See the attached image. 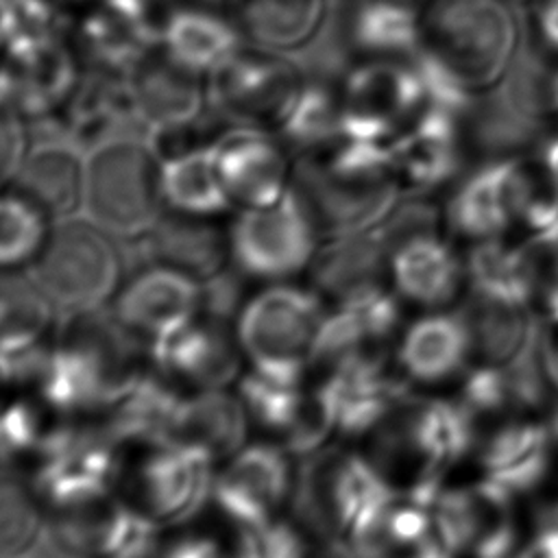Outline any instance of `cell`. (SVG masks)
I'll list each match as a JSON object with an SVG mask.
<instances>
[{"instance_id":"obj_24","label":"cell","mask_w":558,"mask_h":558,"mask_svg":"<svg viewBox=\"0 0 558 558\" xmlns=\"http://www.w3.org/2000/svg\"><path fill=\"white\" fill-rule=\"evenodd\" d=\"M68 140L54 137L31 148L13 179L15 190L46 218L65 220L83 209L85 159Z\"/></svg>"},{"instance_id":"obj_25","label":"cell","mask_w":558,"mask_h":558,"mask_svg":"<svg viewBox=\"0 0 558 558\" xmlns=\"http://www.w3.org/2000/svg\"><path fill=\"white\" fill-rule=\"evenodd\" d=\"M471 336L460 314H427L414 320L397 349V362L405 379L442 384L453 379L471 357Z\"/></svg>"},{"instance_id":"obj_6","label":"cell","mask_w":558,"mask_h":558,"mask_svg":"<svg viewBox=\"0 0 558 558\" xmlns=\"http://www.w3.org/2000/svg\"><path fill=\"white\" fill-rule=\"evenodd\" d=\"M31 277L68 314L100 310L122 279V251L94 220L72 216L48 233Z\"/></svg>"},{"instance_id":"obj_52","label":"cell","mask_w":558,"mask_h":558,"mask_svg":"<svg viewBox=\"0 0 558 558\" xmlns=\"http://www.w3.org/2000/svg\"><path fill=\"white\" fill-rule=\"evenodd\" d=\"M310 558H362V556L344 541H320L318 547L312 549Z\"/></svg>"},{"instance_id":"obj_56","label":"cell","mask_w":558,"mask_h":558,"mask_svg":"<svg viewBox=\"0 0 558 558\" xmlns=\"http://www.w3.org/2000/svg\"><path fill=\"white\" fill-rule=\"evenodd\" d=\"M551 510V514L558 519V504H556V508H549Z\"/></svg>"},{"instance_id":"obj_48","label":"cell","mask_w":558,"mask_h":558,"mask_svg":"<svg viewBox=\"0 0 558 558\" xmlns=\"http://www.w3.org/2000/svg\"><path fill=\"white\" fill-rule=\"evenodd\" d=\"M26 153L22 118L17 111H0V185L15 179Z\"/></svg>"},{"instance_id":"obj_45","label":"cell","mask_w":558,"mask_h":558,"mask_svg":"<svg viewBox=\"0 0 558 558\" xmlns=\"http://www.w3.org/2000/svg\"><path fill=\"white\" fill-rule=\"evenodd\" d=\"M412 68L418 76L425 107L447 111L456 118L471 111V87L436 52H432L429 48H418L414 52Z\"/></svg>"},{"instance_id":"obj_8","label":"cell","mask_w":558,"mask_h":558,"mask_svg":"<svg viewBox=\"0 0 558 558\" xmlns=\"http://www.w3.org/2000/svg\"><path fill=\"white\" fill-rule=\"evenodd\" d=\"M392 493L366 453L329 447L320 449L296 480L292 501H299L303 527H312L320 541L347 543Z\"/></svg>"},{"instance_id":"obj_32","label":"cell","mask_w":558,"mask_h":558,"mask_svg":"<svg viewBox=\"0 0 558 558\" xmlns=\"http://www.w3.org/2000/svg\"><path fill=\"white\" fill-rule=\"evenodd\" d=\"M514 220L512 159L480 168L449 203V222L466 238H499Z\"/></svg>"},{"instance_id":"obj_55","label":"cell","mask_w":558,"mask_h":558,"mask_svg":"<svg viewBox=\"0 0 558 558\" xmlns=\"http://www.w3.org/2000/svg\"><path fill=\"white\" fill-rule=\"evenodd\" d=\"M547 425H549V432H551V436H554V442H556V447H558V405L554 408V412L549 414V421H547Z\"/></svg>"},{"instance_id":"obj_5","label":"cell","mask_w":558,"mask_h":558,"mask_svg":"<svg viewBox=\"0 0 558 558\" xmlns=\"http://www.w3.org/2000/svg\"><path fill=\"white\" fill-rule=\"evenodd\" d=\"M423 39L471 89H488L510 70L519 28L504 0H434Z\"/></svg>"},{"instance_id":"obj_1","label":"cell","mask_w":558,"mask_h":558,"mask_svg":"<svg viewBox=\"0 0 558 558\" xmlns=\"http://www.w3.org/2000/svg\"><path fill=\"white\" fill-rule=\"evenodd\" d=\"M142 340L116 316L100 310L70 314L39 379L41 403L59 416L105 414L122 388L146 368Z\"/></svg>"},{"instance_id":"obj_43","label":"cell","mask_w":558,"mask_h":558,"mask_svg":"<svg viewBox=\"0 0 558 558\" xmlns=\"http://www.w3.org/2000/svg\"><path fill=\"white\" fill-rule=\"evenodd\" d=\"M50 412L41 399L0 401V464L13 466L33 462L52 425L46 421Z\"/></svg>"},{"instance_id":"obj_47","label":"cell","mask_w":558,"mask_h":558,"mask_svg":"<svg viewBox=\"0 0 558 558\" xmlns=\"http://www.w3.org/2000/svg\"><path fill=\"white\" fill-rule=\"evenodd\" d=\"M244 547L246 558H310L314 549L305 527L283 517L244 530Z\"/></svg>"},{"instance_id":"obj_39","label":"cell","mask_w":558,"mask_h":558,"mask_svg":"<svg viewBox=\"0 0 558 558\" xmlns=\"http://www.w3.org/2000/svg\"><path fill=\"white\" fill-rule=\"evenodd\" d=\"M342 100L323 81H303L275 129L299 150H316L340 140Z\"/></svg>"},{"instance_id":"obj_41","label":"cell","mask_w":558,"mask_h":558,"mask_svg":"<svg viewBox=\"0 0 558 558\" xmlns=\"http://www.w3.org/2000/svg\"><path fill=\"white\" fill-rule=\"evenodd\" d=\"M44 506L33 484L0 471V558L24 554L41 530Z\"/></svg>"},{"instance_id":"obj_36","label":"cell","mask_w":558,"mask_h":558,"mask_svg":"<svg viewBox=\"0 0 558 558\" xmlns=\"http://www.w3.org/2000/svg\"><path fill=\"white\" fill-rule=\"evenodd\" d=\"M388 242L379 227L362 233L331 238L312 262L316 292L342 301L344 296L377 283Z\"/></svg>"},{"instance_id":"obj_12","label":"cell","mask_w":558,"mask_h":558,"mask_svg":"<svg viewBox=\"0 0 558 558\" xmlns=\"http://www.w3.org/2000/svg\"><path fill=\"white\" fill-rule=\"evenodd\" d=\"M290 185L312 214L318 233L327 238L371 231L399 205V187L392 177H355L314 157L299 163Z\"/></svg>"},{"instance_id":"obj_49","label":"cell","mask_w":558,"mask_h":558,"mask_svg":"<svg viewBox=\"0 0 558 558\" xmlns=\"http://www.w3.org/2000/svg\"><path fill=\"white\" fill-rule=\"evenodd\" d=\"M0 111H17V81L11 61H0Z\"/></svg>"},{"instance_id":"obj_17","label":"cell","mask_w":558,"mask_h":558,"mask_svg":"<svg viewBox=\"0 0 558 558\" xmlns=\"http://www.w3.org/2000/svg\"><path fill=\"white\" fill-rule=\"evenodd\" d=\"M59 543L83 558H155L159 525L120 495L52 514Z\"/></svg>"},{"instance_id":"obj_44","label":"cell","mask_w":558,"mask_h":558,"mask_svg":"<svg viewBox=\"0 0 558 558\" xmlns=\"http://www.w3.org/2000/svg\"><path fill=\"white\" fill-rule=\"evenodd\" d=\"M61 17L52 0H0V50L17 57L59 37Z\"/></svg>"},{"instance_id":"obj_23","label":"cell","mask_w":558,"mask_h":558,"mask_svg":"<svg viewBox=\"0 0 558 558\" xmlns=\"http://www.w3.org/2000/svg\"><path fill=\"white\" fill-rule=\"evenodd\" d=\"M185 390L142 368L105 410L102 427L124 449L161 442L177 436Z\"/></svg>"},{"instance_id":"obj_58","label":"cell","mask_w":558,"mask_h":558,"mask_svg":"<svg viewBox=\"0 0 558 558\" xmlns=\"http://www.w3.org/2000/svg\"><path fill=\"white\" fill-rule=\"evenodd\" d=\"M0 401H2V399H0Z\"/></svg>"},{"instance_id":"obj_50","label":"cell","mask_w":558,"mask_h":558,"mask_svg":"<svg viewBox=\"0 0 558 558\" xmlns=\"http://www.w3.org/2000/svg\"><path fill=\"white\" fill-rule=\"evenodd\" d=\"M543 362L547 368V375L551 379V384L558 388V325L549 323L547 331H543Z\"/></svg>"},{"instance_id":"obj_40","label":"cell","mask_w":558,"mask_h":558,"mask_svg":"<svg viewBox=\"0 0 558 558\" xmlns=\"http://www.w3.org/2000/svg\"><path fill=\"white\" fill-rule=\"evenodd\" d=\"M54 305L33 277L0 272V342L28 336H52Z\"/></svg>"},{"instance_id":"obj_46","label":"cell","mask_w":558,"mask_h":558,"mask_svg":"<svg viewBox=\"0 0 558 558\" xmlns=\"http://www.w3.org/2000/svg\"><path fill=\"white\" fill-rule=\"evenodd\" d=\"M155 558H246L244 530L187 527L161 543Z\"/></svg>"},{"instance_id":"obj_11","label":"cell","mask_w":558,"mask_h":558,"mask_svg":"<svg viewBox=\"0 0 558 558\" xmlns=\"http://www.w3.org/2000/svg\"><path fill=\"white\" fill-rule=\"evenodd\" d=\"M517 501L486 480L442 486L432 501L436 532L456 558H514L525 545L514 512Z\"/></svg>"},{"instance_id":"obj_28","label":"cell","mask_w":558,"mask_h":558,"mask_svg":"<svg viewBox=\"0 0 558 558\" xmlns=\"http://www.w3.org/2000/svg\"><path fill=\"white\" fill-rule=\"evenodd\" d=\"M78 39L92 63L118 74L161 44L159 33L122 0H96L78 26Z\"/></svg>"},{"instance_id":"obj_27","label":"cell","mask_w":558,"mask_h":558,"mask_svg":"<svg viewBox=\"0 0 558 558\" xmlns=\"http://www.w3.org/2000/svg\"><path fill=\"white\" fill-rule=\"evenodd\" d=\"M395 172L416 190H429L451 179L460 166L458 118L425 107L416 113L412 126L392 142Z\"/></svg>"},{"instance_id":"obj_21","label":"cell","mask_w":558,"mask_h":558,"mask_svg":"<svg viewBox=\"0 0 558 558\" xmlns=\"http://www.w3.org/2000/svg\"><path fill=\"white\" fill-rule=\"evenodd\" d=\"M220 177L233 203L244 209L268 207L290 190V168L259 126H235L211 142Z\"/></svg>"},{"instance_id":"obj_29","label":"cell","mask_w":558,"mask_h":558,"mask_svg":"<svg viewBox=\"0 0 558 558\" xmlns=\"http://www.w3.org/2000/svg\"><path fill=\"white\" fill-rule=\"evenodd\" d=\"M390 270L399 294L423 307L451 303L462 279L456 255L432 233H416L397 244Z\"/></svg>"},{"instance_id":"obj_18","label":"cell","mask_w":558,"mask_h":558,"mask_svg":"<svg viewBox=\"0 0 558 558\" xmlns=\"http://www.w3.org/2000/svg\"><path fill=\"white\" fill-rule=\"evenodd\" d=\"M205 286L170 266L148 264L118 292L113 316L140 340H153L203 312Z\"/></svg>"},{"instance_id":"obj_51","label":"cell","mask_w":558,"mask_h":558,"mask_svg":"<svg viewBox=\"0 0 558 558\" xmlns=\"http://www.w3.org/2000/svg\"><path fill=\"white\" fill-rule=\"evenodd\" d=\"M538 26L543 33V39L558 48V0H543L541 13H538Z\"/></svg>"},{"instance_id":"obj_54","label":"cell","mask_w":558,"mask_h":558,"mask_svg":"<svg viewBox=\"0 0 558 558\" xmlns=\"http://www.w3.org/2000/svg\"><path fill=\"white\" fill-rule=\"evenodd\" d=\"M549 107L558 113V72L549 78Z\"/></svg>"},{"instance_id":"obj_34","label":"cell","mask_w":558,"mask_h":558,"mask_svg":"<svg viewBox=\"0 0 558 558\" xmlns=\"http://www.w3.org/2000/svg\"><path fill=\"white\" fill-rule=\"evenodd\" d=\"M244 33L268 52L286 54L307 48L327 22V0H244Z\"/></svg>"},{"instance_id":"obj_4","label":"cell","mask_w":558,"mask_h":558,"mask_svg":"<svg viewBox=\"0 0 558 558\" xmlns=\"http://www.w3.org/2000/svg\"><path fill=\"white\" fill-rule=\"evenodd\" d=\"M122 462L120 497L159 527L185 525L211 504L216 460L181 438L131 447Z\"/></svg>"},{"instance_id":"obj_13","label":"cell","mask_w":558,"mask_h":558,"mask_svg":"<svg viewBox=\"0 0 558 558\" xmlns=\"http://www.w3.org/2000/svg\"><path fill=\"white\" fill-rule=\"evenodd\" d=\"M303 81L296 61L283 54L240 50L209 74L207 102L238 126H275Z\"/></svg>"},{"instance_id":"obj_16","label":"cell","mask_w":558,"mask_h":558,"mask_svg":"<svg viewBox=\"0 0 558 558\" xmlns=\"http://www.w3.org/2000/svg\"><path fill=\"white\" fill-rule=\"evenodd\" d=\"M314 386L327 405L336 434L371 436L408 395L405 384L388 373L384 353H360L327 368Z\"/></svg>"},{"instance_id":"obj_37","label":"cell","mask_w":558,"mask_h":558,"mask_svg":"<svg viewBox=\"0 0 558 558\" xmlns=\"http://www.w3.org/2000/svg\"><path fill=\"white\" fill-rule=\"evenodd\" d=\"M473 294L510 305H527L538 292L527 246H510L499 238L482 240L469 255Z\"/></svg>"},{"instance_id":"obj_3","label":"cell","mask_w":558,"mask_h":558,"mask_svg":"<svg viewBox=\"0 0 558 558\" xmlns=\"http://www.w3.org/2000/svg\"><path fill=\"white\" fill-rule=\"evenodd\" d=\"M159 157L135 135L113 137L85 155L83 211L116 238L133 240L161 216Z\"/></svg>"},{"instance_id":"obj_30","label":"cell","mask_w":558,"mask_h":558,"mask_svg":"<svg viewBox=\"0 0 558 558\" xmlns=\"http://www.w3.org/2000/svg\"><path fill=\"white\" fill-rule=\"evenodd\" d=\"M159 187L163 205L185 216L209 218L233 203L220 177L211 144L187 146L161 157Z\"/></svg>"},{"instance_id":"obj_35","label":"cell","mask_w":558,"mask_h":558,"mask_svg":"<svg viewBox=\"0 0 558 558\" xmlns=\"http://www.w3.org/2000/svg\"><path fill=\"white\" fill-rule=\"evenodd\" d=\"M161 48L183 68L196 74H211L242 50V39L240 33L218 15L181 9L166 22Z\"/></svg>"},{"instance_id":"obj_19","label":"cell","mask_w":558,"mask_h":558,"mask_svg":"<svg viewBox=\"0 0 558 558\" xmlns=\"http://www.w3.org/2000/svg\"><path fill=\"white\" fill-rule=\"evenodd\" d=\"M475 449L482 480L521 499L545 482L556 442L547 423L525 414L497 421Z\"/></svg>"},{"instance_id":"obj_15","label":"cell","mask_w":558,"mask_h":558,"mask_svg":"<svg viewBox=\"0 0 558 558\" xmlns=\"http://www.w3.org/2000/svg\"><path fill=\"white\" fill-rule=\"evenodd\" d=\"M340 140L390 144L399 126L425 105L414 68L373 61L353 68L342 89Z\"/></svg>"},{"instance_id":"obj_9","label":"cell","mask_w":558,"mask_h":558,"mask_svg":"<svg viewBox=\"0 0 558 558\" xmlns=\"http://www.w3.org/2000/svg\"><path fill=\"white\" fill-rule=\"evenodd\" d=\"M318 229L301 196L292 190L268 207L244 209L229 233L235 266L257 279H286L316 257Z\"/></svg>"},{"instance_id":"obj_20","label":"cell","mask_w":558,"mask_h":558,"mask_svg":"<svg viewBox=\"0 0 558 558\" xmlns=\"http://www.w3.org/2000/svg\"><path fill=\"white\" fill-rule=\"evenodd\" d=\"M124 78L137 120L148 133L190 129L203 116L207 92L198 74L177 63L163 48L144 54Z\"/></svg>"},{"instance_id":"obj_38","label":"cell","mask_w":558,"mask_h":558,"mask_svg":"<svg viewBox=\"0 0 558 558\" xmlns=\"http://www.w3.org/2000/svg\"><path fill=\"white\" fill-rule=\"evenodd\" d=\"M423 39L418 15L399 0H362L349 17V41L377 54H414Z\"/></svg>"},{"instance_id":"obj_53","label":"cell","mask_w":558,"mask_h":558,"mask_svg":"<svg viewBox=\"0 0 558 558\" xmlns=\"http://www.w3.org/2000/svg\"><path fill=\"white\" fill-rule=\"evenodd\" d=\"M541 159H543V163L549 168V172L558 179V137H551V140L545 144Z\"/></svg>"},{"instance_id":"obj_31","label":"cell","mask_w":558,"mask_h":558,"mask_svg":"<svg viewBox=\"0 0 558 558\" xmlns=\"http://www.w3.org/2000/svg\"><path fill=\"white\" fill-rule=\"evenodd\" d=\"M7 59L17 81V111L28 118L54 116L81 81L74 57L61 37Z\"/></svg>"},{"instance_id":"obj_33","label":"cell","mask_w":558,"mask_h":558,"mask_svg":"<svg viewBox=\"0 0 558 558\" xmlns=\"http://www.w3.org/2000/svg\"><path fill=\"white\" fill-rule=\"evenodd\" d=\"M251 418L238 392L227 388L185 392L177 436L205 449L216 462L246 445Z\"/></svg>"},{"instance_id":"obj_26","label":"cell","mask_w":558,"mask_h":558,"mask_svg":"<svg viewBox=\"0 0 558 558\" xmlns=\"http://www.w3.org/2000/svg\"><path fill=\"white\" fill-rule=\"evenodd\" d=\"M477 364L510 368L541 349L543 331L527 305H510L473 294L462 310Z\"/></svg>"},{"instance_id":"obj_2","label":"cell","mask_w":558,"mask_h":558,"mask_svg":"<svg viewBox=\"0 0 558 558\" xmlns=\"http://www.w3.org/2000/svg\"><path fill=\"white\" fill-rule=\"evenodd\" d=\"M325 316L320 292L270 286L242 303L233 331L248 368L272 377L307 379Z\"/></svg>"},{"instance_id":"obj_10","label":"cell","mask_w":558,"mask_h":558,"mask_svg":"<svg viewBox=\"0 0 558 558\" xmlns=\"http://www.w3.org/2000/svg\"><path fill=\"white\" fill-rule=\"evenodd\" d=\"M294 488L296 471L286 447L246 442L216 469L211 504L229 525L248 530L281 517Z\"/></svg>"},{"instance_id":"obj_7","label":"cell","mask_w":558,"mask_h":558,"mask_svg":"<svg viewBox=\"0 0 558 558\" xmlns=\"http://www.w3.org/2000/svg\"><path fill=\"white\" fill-rule=\"evenodd\" d=\"M120 445L105 427L70 418L52 427L31 462V484L46 514H59L116 495Z\"/></svg>"},{"instance_id":"obj_42","label":"cell","mask_w":558,"mask_h":558,"mask_svg":"<svg viewBox=\"0 0 558 558\" xmlns=\"http://www.w3.org/2000/svg\"><path fill=\"white\" fill-rule=\"evenodd\" d=\"M48 240L46 216L20 194H0V270L39 255Z\"/></svg>"},{"instance_id":"obj_57","label":"cell","mask_w":558,"mask_h":558,"mask_svg":"<svg viewBox=\"0 0 558 558\" xmlns=\"http://www.w3.org/2000/svg\"><path fill=\"white\" fill-rule=\"evenodd\" d=\"M209 2H225V0H209Z\"/></svg>"},{"instance_id":"obj_14","label":"cell","mask_w":558,"mask_h":558,"mask_svg":"<svg viewBox=\"0 0 558 558\" xmlns=\"http://www.w3.org/2000/svg\"><path fill=\"white\" fill-rule=\"evenodd\" d=\"M148 360L161 377L185 392L227 388L240 379L244 364L235 331L209 312L153 338Z\"/></svg>"},{"instance_id":"obj_22","label":"cell","mask_w":558,"mask_h":558,"mask_svg":"<svg viewBox=\"0 0 558 558\" xmlns=\"http://www.w3.org/2000/svg\"><path fill=\"white\" fill-rule=\"evenodd\" d=\"M126 242L133 246L131 257H140L142 266H170L201 283L220 277L229 257V240L207 218L179 211L161 214L150 229Z\"/></svg>"}]
</instances>
